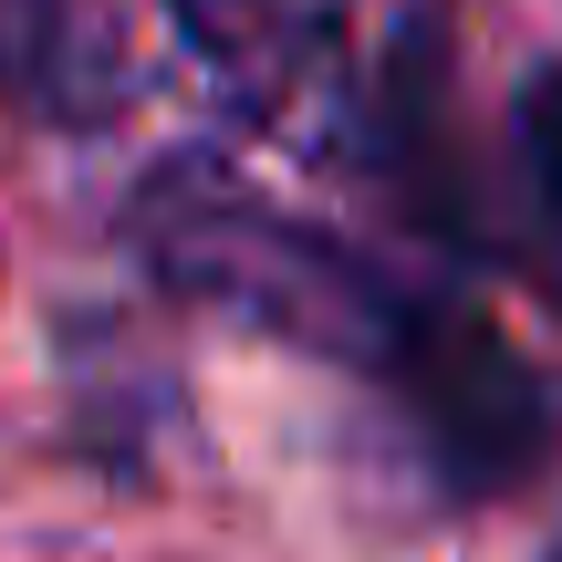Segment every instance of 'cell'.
<instances>
[{"instance_id": "cell-1", "label": "cell", "mask_w": 562, "mask_h": 562, "mask_svg": "<svg viewBox=\"0 0 562 562\" xmlns=\"http://www.w3.org/2000/svg\"><path fill=\"white\" fill-rule=\"evenodd\" d=\"M157 11L250 125H302L313 104H334L364 0H157Z\"/></svg>"}, {"instance_id": "cell-2", "label": "cell", "mask_w": 562, "mask_h": 562, "mask_svg": "<svg viewBox=\"0 0 562 562\" xmlns=\"http://www.w3.org/2000/svg\"><path fill=\"white\" fill-rule=\"evenodd\" d=\"M552 562H562V552H552Z\"/></svg>"}]
</instances>
